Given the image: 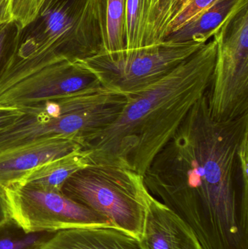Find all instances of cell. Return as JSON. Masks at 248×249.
I'll use <instances>...</instances> for the list:
<instances>
[{"mask_svg": "<svg viewBox=\"0 0 248 249\" xmlns=\"http://www.w3.org/2000/svg\"><path fill=\"white\" fill-rule=\"evenodd\" d=\"M248 114L227 121L210 113L206 93L144 175L149 192L193 230L202 249H248V174L238 151Z\"/></svg>", "mask_w": 248, "mask_h": 249, "instance_id": "6da1fadb", "label": "cell"}, {"mask_svg": "<svg viewBox=\"0 0 248 249\" xmlns=\"http://www.w3.org/2000/svg\"><path fill=\"white\" fill-rule=\"evenodd\" d=\"M216 51V41H208L171 72L127 96L116 120L82 148L87 165L123 167L144 176L208 91Z\"/></svg>", "mask_w": 248, "mask_h": 249, "instance_id": "7a4b0ae2", "label": "cell"}, {"mask_svg": "<svg viewBox=\"0 0 248 249\" xmlns=\"http://www.w3.org/2000/svg\"><path fill=\"white\" fill-rule=\"evenodd\" d=\"M103 51L95 0H45L20 29L0 75V90L47 66L84 61Z\"/></svg>", "mask_w": 248, "mask_h": 249, "instance_id": "3957f363", "label": "cell"}, {"mask_svg": "<svg viewBox=\"0 0 248 249\" xmlns=\"http://www.w3.org/2000/svg\"><path fill=\"white\" fill-rule=\"evenodd\" d=\"M126 102L123 95L101 86L17 109L20 116L0 131V155L56 138L72 139L84 147L116 120Z\"/></svg>", "mask_w": 248, "mask_h": 249, "instance_id": "277c9868", "label": "cell"}, {"mask_svg": "<svg viewBox=\"0 0 248 249\" xmlns=\"http://www.w3.org/2000/svg\"><path fill=\"white\" fill-rule=\"evenodd\" d=\"M61 192L139 240L151 196L144 176L123 167L87 165L71 175Z\"/></svg>", "mask_w": 248, "mask_h": 249, "instance_id": "5b68a950", "label": "cell"}, {"mask_svg": "<svg viewBox=\"0 0 248 249\" xmlns=\"http://www.w3.org/2000/svg\"><path fill=\"white\" fill-rule=\"evenodd\" d=\"M217 51L206 93L218 121L248 114V0H240L214 35Z\"/></svg>", "mask_w": 248, "mask_h": 249, "instance_id": "8992f818", "label": "cell"}, {"mask_svg": "<svg viewBox=\"0 0 248 249\" xmlns=\"http://www.w3.org/2000/svg\"><path fill=\"white\" fill-rule=\"evenodd\" d=\"M205 44L163 42L130 51H103L83 61L105 89L127 97L171 72Z\"/></svg>", "mask_w": 248, "mask_h": 249, "instance_id": "52a82bcc", "label": "cell"}, {"mask_svg": "<svg viewBox=\"0 0 248 249\" xmlns=\"http://www.w3.org/2000/svg\"><path fill=\"white\" fill-rule=\"evenodd\" d=\"M6 190L12 219L26 233L112 227L104 216L74 201L62 192L25 184Z\"/></svg>", "mask_w": 248, "mask_h": 249, "instance_id": "ba28073f", "label": "cell"}, {"mask_svg": "<svg viewBox=\"0 0 248 249\" xmlns=\"http://www.w3.org/2000/svg\"><path fill=\"white\" fill-rule=\"evenodd\" d=\"M99 86L101 84L84 61L55 63L0 90V109H21Z\"/></svg>", "mask_w": 248, "mask_h": 249, "instance_id": "9c48e42d", "label": "cell"}, {"mask_svg": "<svg viewBox=\"0 0 248 249\" xmlns=\"http://www.w3.org/2000/svg\"><path fill=\"white\" fill-rule=\"evenodd\" d=\"M139 241L143 249H202L190 226L152 195Z\"/></svg>", "mask_w": 248, "mask_h": 249, "instance_id": "30bf717a", "label": "cell"}, {"mask_svg": "<svg viewBox=\"0 0 248 249\" xmlns=\"http://www.w3.org/2000/svg\"><path fill=\"white\" fill-rule=\"evenodd\" d=\"M81 149L72 139L56 138L2 154L0 155V185L5 189L18 185L44 164Z\"/></svg>", "mask_w": 248, "mask_h": 249, "instance_id": "8fae6325", "label": "cell"}, {"mask_svg": "<svg viewBox=\"0 0 248 249\" xmlns=\"http://www.w3.org/2000/svg\"><path fill=\"white\" fill-rule=\"evenodd\" d=\"M33 249H143L139 240L112 227L58 231Z\"/></svg>", "mask_w": 248, "mask_h": 249, "instance_id": "7c38bea8", "label": "cell"}, {"mask_svg": "<svg viewBox=\"0 0 248 249\" xmlns=\"http://www.w3.org/2000/svg\"><path fill=\"white\" fill-rule=\"evenodd\" d=\"M240 0H215L199 14L170 34L163 42L206 43L224 23Z\"/></svg>", "mask_w": 248, "mask_h": 249, "instance_id": "4fadbf2b", "label": "cell"}, {"mask_svg": "<svg viewBox=\"0 0 248 249\" xmlns=\"http://www.w3.org/2000/svg\"><path fill=\"white\" fill-rule=\"evenodd\" d=\"M87 166L81 149L50 161L29 174L21 184L44 190L61 191L66 181L76 171Z\"/></svg>", "mask_w": 248, "mask_h": 249, "instance_id": "5bb4252c", "label": "cell"}, {"mask_svg": "<svg viewBox=\"0 0 248 249\" xmlns=\"http://www.w3.org/2000/svg\"><path fill=\"white\" fill-rule=\"evenodd\" d=\"M188 0H143L142 48L162 43L166 31Z\"/></svg>", "mask_w": 248, "mask_h": 249, "instance_id": "9a60e30c", "label": "cell"}, {"mask_svg": "<svg viewBox=\"0 0 248 249\" xmlns=\"http://www.w3.org/2000/svg\"><path fill=\"white\" fill-rule=\"evenodd\" d=\"M125 3L126 0H95L104 52L125 50Z\"/></svg>", "mask_w": 248, "mask_h": 249, "instance_id": "2e32d148", "label": "cell"}, {"mask_svg": "<svg viewBox=\"0 0 248 249\" xmlns=\"http://www.w3.org/2000/svg\"><path fill=\"white\" fill-rule=\"evenodd\" d=\"M52 233H26L13 219H10L0 229V249H33Z\"/></svg>", "mask_w": 248, "mask_h": 249, "instance_id": "e0dca14e", "label": "cell"}, {"mask_svg": "<svg viewBox=\"0 0 248 249\" xmlns=\"http://www.w3.org/2000/svg\"><path fill=\"white\" fill-rule=\"evenodd\" d=\"M143 0H126L125 3V48H142Z\"/></svg>", "mask_w": 248, "mask_h": 249, "instance_id": "ac0fdd59", "label": "cell"}, {"mask_svg": "<svg viewBox=\"0 0 248 249\" xmlns=\"http://www.w3.org/2000/svg\"><path fill=\"white\" fill-rule=\"evenodd\" d=\"M20 29L14 20L0 25V75L14 53Z\"/></svg>", "mask_w": 248, "mask_h": 249, "instance_id": "d6986e66", "label": "cell"}, {"mask_svg": "<svg viewBox=\"0 0 248 249\" xmlns=\"http://www.w3.org/2000/svg\"><path fill=\"white\" fill-rule=\"evenodd\" d=\"M215 0H188L166 31V37L180 29L201 11L212 4ZM165 37V38H166Z\"/></svg>", "mask_w": 248, "mask_h": 249, "instance_id": "ffe728a7", "label": "cell"}, {"mask_svg": "<svg viewBox=\"0 0 248 249\" xmlns=\"http://www.w3.org/2000/svg\"><path fill=\"white\" fill-rule=\"evenodd\" d=\"M45 0H13L12 16L13 19L20 24V27L30 23L37 14Z\"/></svg>", "mask_w": 248, "mask_h": 249, "instance_id": "44dd1931", "label": "cell"}, {"mask_svg": "<svg viewBox=\"0 0 248 249\" xmlns=\"http://www.w3.org/2000/svg\"><path fill=\"white\" fill-rule=\"evenodd\" d=\"M12 219L7 190L0 185V229Z\"/></svg>", "mask_w": 248, "mask_h": 249, "instance_id": "7402d4cb", "label": "cell"}, {"mask_svg": "<svg viewBox=\"0 0 248 249\" xmlns=\"http://www.w3.org/2000/svg\"><path fill=\"white\" fill-rule=\"evenodd\" d=\"M20 115L19 109H0V131L11 125Z\"/></svg>", "mask_w": 248, "mask_h": 249, "instance_id": "603a6c76", "label": "cell"}, {"mask_svg": "<svg viewBox=\"0 0 248 249\" xmlns=\"http://www.w3.org/2000/svg\"><path fill=\"white\" fill-rule=\"evenodd\" d=\"M12 4L13 0H0V25L13 20Z\"/></svg>", "mask_w": 248, "mask_h": 249, "instance_id": "cb8c5ba5", "label": "cell"}]
</instances>
